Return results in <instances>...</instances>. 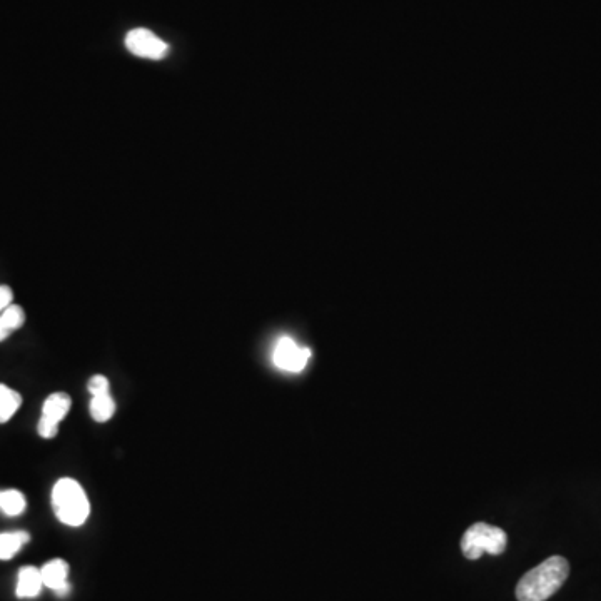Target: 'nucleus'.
<instances>
[{
    "label": "nucleus",
    "instance_id": "1",
    "mask_svg": "<svg viewBox=\"0 0 601 601\" xmlns=\"http://www.w3.org/2000/svg\"><path fill=\"white\" fill-rule=\"evenodd\" d=\"M570 573L563 556H551L541 565L528 571L516 586L518 601H545L560 590Z\"/></svg>",
    "mask_w": 601,
    "mask_h": 601
},
{
    "label": "nucleus",
    "instance_id": "2",
    "mask_svg": "<svg viewBox=\"0 0 601 601\" xmlns=\"http://www.w3.org/2000/svg\"><path fill=\"white\" fill-rule=\"evenodd\" d=\"M52 506L61 523L67 526H82L91 513L86 491L79 481L62 478L52 490Z\"/></svg>",
    "mask_w": 601,
    "mask_h": 601
},
{
    "label": "nucleus",
    "instance_id": "3",
    "mask_svg": "<svg viewBox=\"0 0 601 601\" xmlns=\"http://www.w3.org/2000/svg\"><path fill=\"white\" fill-rule=\"evenodd\" d=\"M508 545V535L498 526L475 523L465 531L461 550L468 560H478L485 553L501 555Z\"/></svg>",
    "mask_w": 601,
    "mask_h": 601
},
{
    "label": "nucleus",
    "instance_id": "4",
    "mask_svg": "<svg viewBox=\"0 0 601 601\" xmlns=\"http://www.w3.org/2000/svg\"><path fill=\"white\" fill-rule=\"evenodd\" d=\"M126 47L132 56L149 59V61H161L169 54V46L166 42L162 41L161 37H157L154 32L142 27L132 29L127 34Z\"/></svg>",
    "mask_w": 601,
    "mask_h": 601
},
{
    "label": "nucleus",
    "instance_id": "5",
    "mask_svg": "<svg viewBox=\"0 0 601 601\" xmlns=\"http://www.w3.org/2000/svg\"><path fill=\"white\" fill-rule=\"evenodd\" d=\"M309 358H311V351L299 346L293 338H288V336L279 339L274 348V364L288 373H301L308 366Z\"/></svg>",
    "mask_w": 601,
    "mask_h": 601
},
{
    "label": "nucleus",
    "instance_id": "6",
    "mask_svg": "<svg viewBox=\"0 0 601 601\" xmlns=\"http://www.w3.org/2000/svg\"><path fill=\"white\" fill-rule=\"evenodd\" d=\"M42 581L44 586L51 588L52 591H56L57 595L64 596L71 590L69 585V565L64 560H51L41 568Z\"/></svg>",
    "mask_w": 601,
    "mask_h": 601
},
{
    "label": "nucleus",
    "instance_id": "7",
    "mask_svg": "<svg viewBox=\"0 0 601 601\" xmlns=\"http://www.w3.org/2000/svg\"><path fill=\"white\" fill-rule=\"evenodd\" d=\"M42 588H44V581H42L41 570H37L36 566H24L19 571L16 590L19 598H36L41 595Z\"/></svg>",
    "mask_w": 601,
    "mask_h": 601
},
{
    "label": "nucleus",
    "instance_id": "8",
    "mask_svg": "<svg viewBox=\"0 0 601 601\" xmlns=\"http://www.w3.org/2000/svg\"><path fill=\"white\" fill-rule=\"evenodd\" d=\"M72 399L67 393H54L46 399V403L42 406V418L61 423L66 420V416L71 411Z\"/></svg>",
    "mask_w": 601,
    "mask_h": 601
},
{
    "label": "nucleus",
    "instance_id": "9",
    "mask_svg": "<svg viewBox=\"0 0 601 601\" xmlns=\"http://www.w3.org/2000/svg\"><path fill=\"white\" fill-rule=\"evenodd\" d=\"M31 536L26 531H14V533H0V560H12L21 551L22 546L27 545Z\"/></svg>",
    "mask_w": 601,
    "mask_h": 601
},
{
    "label": "nucleus",
    "instance_id": "10",
    "mask_svg": "<svg viewBox=\"0 0 601 601\" xmlns=\"http://www.w3.org/2000/svg\"><path fill=\"white\" fill-rule=\"evenodd\" d=\"M21 405V394L9 388L6 384H0V425L12 420V416L16 415Z\"/></svg>",
    "mask_w": 601,
    "mask_h": 601
},
{
    "label": "nucleus",
    "instance_id": "11",
    "mask_svg": "<svg viewBox=\"0 0 601 601\" xmlns=\"http://www.w3.org/2000/svg\"><path fill=\"white\" fill-rule=\"evenodd\" d=\"M89 410H91L92 420L97 423H107L116 413V401L112 398L111 393L92 396Z\"/></svg>",
    "mask_w": 601,
    "mask_h": 601
},
{
    "label": "nucleus",
    "instance_id": "12",
    "mask_svg": "<svg viewBox=\"0 0 601 601\" xmlns=\"http://www.w3.org/2000/svg\"><path fill=\"white\" fill-rule=\"evenodd\" d=\"M27 501L19 490L0 491V510L7 516H19L26 511Z\"/></svg>",
    "mask_w": 601,
    "mask_h": 601
},
{
    "label": "nucleus",
    "instance_id": "13",
    "mask_svg": "<svg viewBox=\"0 0 601 601\" xmlns=\"http://www.w3.org/2000/svg\"><path fill=\"white\" fill-rule=\"evenodd\" d=\"M0 323L4 324L11 333H14V331L21 329L24 323H26V313H24V309L21 306L11 304L9 308L4 309L0 313Z\"/></svg>",
    "mask_w": 601,
    "mask_h": 601
},
{
    "label": "nucleus",
    "instance_id": "14",
    "mask_svg": "<svg viewBox=\"0 0 601 601\" xmlns=\"http://www.w3.org/2000/svg\"><path fill=\"white\" fill-rule=\"evenodd\" d=\"M87 389H89V393H91L92 396H99V394L111 393V383H109V379H107L106 376L96 374V376H92V378L89 379Z\"/></svg>",
    "mask_w": 601,
    "mask_h": 601
},
{
    "label": "nucleus",
    "instance_id": "15",
    "mask_svg": "<svg viewBox=\"0 0 601 601\" xmlns=\"http://www.w3.org/2000/svg\"><path fill=\"white\" fill-rule=\"evenodd\" d=\"M37 431H39V435H41L44 440H52V438H56L57 433H59V425L54 423V421L47 420V418H41L39 425H37Z\"/></svg>",
    "mask_w": 601,
    "mask_h": 601
},
{
    "label": "nucleus",
    "instance_id": "16",
    "mask_svg": "<svg viewBox=\"0 0 601 601\" xmlns=\"http://www.w3.org/2000/svg\"><path fill=\"white\" fill-rule=\"evenodd\" d=\"M12 299H14L12 289L9 286H0V313L11 306Z\"/></svg>",
    "mask_w": 601,
    "mask_h": 601
},
{
    "label": "nucleus",
    "instance_id": "17",
    "mask_svg": "<svg viewBox=\"0 0 601 601\" xmlns=\"http://www.w3.org/2000/svg\"><path fill=\"white\" fill-rule=\"evenodd\" d=\"M11 334V331H9L4 324L0 323V343H2V341H6Z\"/></svg>",
    "mask_w": 601,
    "mask_h": 601
}]
</instances>
